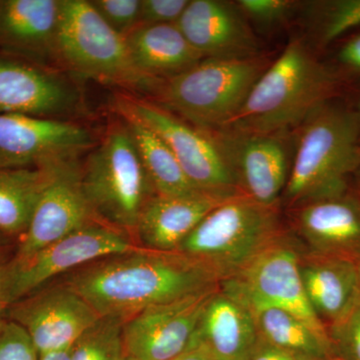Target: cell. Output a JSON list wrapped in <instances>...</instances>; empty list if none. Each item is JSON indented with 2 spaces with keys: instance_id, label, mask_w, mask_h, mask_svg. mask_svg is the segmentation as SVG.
Here are the masks:
<instances>
[{
  "instance_id": "obj_1",
  "label": "cell",
  "mask_w": 360,
  "mask_h": 360,
  "mask_svg": "<svg viewBox=\"0 0 360 360\" xmlns=\"http://www.w3.org/2000/svg\"><path fill=\"white\" fill-rule=\"evenodd\" d=\"M65 284L101 319L125 321L142 310L219 285L205 265L177 251L137 250L75 270Z\"/></svg>"
},
{
  "instance_id": "obj_2",
  "label": "cell",
  "mask_w": 360,
  "mask_h": 360,
  "mask_svg": "<svg viewBox=\"0 0 360 360\" xmlns=\"http://www.w3.org/2000/svg\"><path fill=\"white\" fill-rule=\"evenodd\" d=\"M335 78L300 39L291 40L281 56L253 85L238 115L220 131L281 134L302 124L324 105Z\"/></svg>"
},
{
  "instance_id": "obj_3",
  "label": "cell",
  "mask_w": 360,
  "mask_h": 360,
  "mask_svg": "<svg viewBox=\"0 0 360 360\" xmlns=\"http://www.w3.org/2000/svg\"><path fill=\"white\" fill-rule=\"evenodd\" d=\"M302 124L284 189L288 203L298 207L345 195L350 174L360 168L357 115L326 103Z\"/></svg>"
},
{
  "instance_id": "obj_4",
  "label": "cell",
  "mask_w": 360,
  "mask_h": 360,
  "mask_svg": "<svg viewBox=\"0 0 360 360\" xmlns=\"http://www.w3.org/2000/svg\"><path fill=\"white\" fill-rule=\"evenodd\" d=\"M278 205L241 193L212 210L177 252L205 265L219 284L231 278L283 236Z\"/></svg>"
},
{
  "instance_id": "obj_5",
  "label": "cell",
  "mask_w": 360,
  "mask_h": 360,
  "mask_svg": "<svg viewBox=\"0 0 360 360\" xmlns=\"http://www.w3.org/2000/svg\"><path fill=\"white\" fill-rule=\"evenodd\" d=\"M264 58H205L167 78L161 103L205 131H220L245 104L253 85L269 68Z\"/></svg>"
},
{
  "instance_id": "obj_6",
  "label": "cell",
  "mask_w": 360,
  "mask_h": 360,
  "mask_svg": "<svg viewBox=\"0 0 360 360\" xmlns=\"http://www.w3.org/2000/svg\"><path fill=\"white\" fill-rule=\"evenodd\" d=\"M80 176L96 219L134 236L151 186L127 123L108 132L90 153Z\"/></svg>"
},
{
  "instance_id": "obj_7",
  "label": "cell",
  "mask_w": 360,
  "mask_h": 360,
  "mask_svg": "<svg viewBox=\"0 0 360 360\" xmlns=\"http://www.w3.org/2000/svg\"><path fill=\"white\" fill-rule=\"evenodd\" d=\"M58 56L86 77L127 87H148L153 80L137 70L129 44L86 0H60Z\"/></svg>"
},
{
  "instance_id": "obj_8",
  "label": "cell",
  "mask_w": 360,
  "mask_h": 360,
  "mask_svg": "<svg viewBox=\"0 0 360 360\" xmlns=\"http://www.w3.org/2000/svg\"><path fill=\"white\" fill-rule=\"evenodd\" d=\"M116 106L123 117L139 120L167 143L196 188L224 195L243 193L236 172L217 137L141 99L120 97Z\"/></svg>"
},
{
  "instance_id": "obj_9",
  "label": "cell",
  "mask_w": 360,
  "mask_h": 360,
  "mask_svg": "<svg viewBox=\"0 0 360 360\" xmlns=\"http://www.w3.org/2000/svg\"><path fill=\"white\" fill-rule=\"evenodd\" d=\"M292 245L283 234L236 276L220 283V290L246 309L271 307L290 312L331 340L305 293L300 269V252Z\"/></svg>"
},
{
  "instance_id": "obj_10",
  "label": "cell",
  "mask_w": 360,
  "mask_h": 360,
  "mask_svg": "<svg viewBox=\"0 0 360 360\" xmlns=\"http://www.w3.org/2000/svg\"><path fill=\"white\" fill-rule=\"evenodd\" d=\"M122 232L103 224H90L30 257L14 258L6 265V288L9 307L37 292L61 274L79 269L103 258L137 250Z\"/></svg>"
},
{
  "instance_id": "obj_11",
  "label": "cell",
  "mask_w": 360,
  "mask_h": 360,
  "mask_svg": "<svg viewBox=\"0 0 360 360\" xmlns=\"http://www.w3.org/2000/svg\"><path fill=\"white\" fill-rule=\"evenodd\" d=\"M94 143L89 130L56 118L0 115V168L71 162Z\"/></svg>"
},
{
  "instance_id": "obj_12",
  "label": "cell",
  "mask_w": 360,
  "mask_h": 360,
  "mask_svg": "<svg viewBox=\"0 0 360 360\" xmlns=\"http://www.w3.org/2000/svg\"><path fill=\"white\" fill-rule=\"evenodd\" d=\"M219 285L142 310L123 322L127 360H168L191 345L205 307Z\"/></svg>"
},
{
  "instance_id": "obj_13",
  "label": "cell",
  "mask_w": 360,
  "mask_h": 360,
  "mask_svg": "<svg viewBox=\"0 0 360 360\" xmlns=\"http://www.w3.org/2000/svg\"><path fill=\"white\" fill-rule=\"evenodd\" d=\"M8 309L11 321L30 333L39 355L72 347L101 319L65 283L26 296Z\"/></svg>"
},
{
  "instance_id": "obj_14",
  "label": "cell",
  "mask_w": 360,
  "mask_h": 360,
  "mask_svg": "<svg viewBox=\"0 0 360 360\" xmlns=\"http://www.w3.org/2000/svg\"><path fill=\"white\" fill-rule=\"evenodd\" d=\"M96 217L82 189L80 170L73 161L58 165L40 194L14 258L30 257L94 224Z\"/></svg>"
},
{
  "instance_id": "obj_15",
  "label": "cell",
  "mask_w": 360,
  "mask_h": 360,
  "mask_svg": "<svg viewBox=\"0 0 360 360\" xmlns=\"http://www.w3.org/2000/svg\"><path fill=\"white\" fill-rule=\"evenodd\" d=\"M219 134L241 193L262 205H277L290 172L288 146L281 134Z\"/></svg>"
},
{
  "instance_id": "obj_16",
  "label": "cell",
  "mask_w": 360,
  "mask_h": 360,
  "mask_svg": "<svg viewBox=\"0 0 360 360\" xmlns=\"http://www.w3.org/2000/svg\"><path fill=\"white\" fill-rule=\"evenodd\" d=\"M189 44L205 58H257L258 42L240 11L217 0H189L176 22Z\"/></svg>"
},
{
  "instance_id": "obj_17",
  "label": "cell",
  "mask_w": 360,
  "mask_h": 360,
  "mask_svg": "<svg viewBox=\"0 0 360 360\" xmlns=\"http://www.w3.org/2000/svg\"><path fill=\"white\" fill-rule=\"evenodd\" d=\"M233 196L206 191L186 195L155 194L143 206L135 236L141 248L167 252L177 251L214 208Z\"/></svg>"
},
{
  "instance_id": "obj_18",
  "label": "cell",
  "mask_w": 360,
  "mask_h": 360,
  "mask_svg": "<svg viewBox=\"0 0 360 360\" xmlns=\"http://www.w3.org/2000/svg\"><path fill=\"white\" fill-rule=\"evenodd\" d=\"M77 103V92L56 73L0 59V115L53 118Z\"/></svg>"
},
{
  "instance_id": "obj_19",
  "label": "cell",
  "mask_w": 360,
  "mask_h": 360,
  "mask_svg": "<svg viewBox=\"0 0 360 360\" xmlns=\"http://www.w3.org/2000/svg\"><path fill=\"white\" fill-rule=\"evenodd\" d=\"M305 293L319 321L340 326L360 304L359 277L352 258L309 251L300 257Z\"/></svg>"
},
{
  "instance_id": "obj_20",
  "label": "cell",
  "mask_w": 360,
  "mask_h": 360,
  "mask_svg": "<svg viewBox=\"0 0 360 360\" xmlns=\"http://www.w3.org/2000/svg\"><path fill=\"white\" fill-rule=\"evenodd\" d=\"M296 224L311 252L360 257V202L355 198L345 194L300 206Z\"/></svg>"
},
{
  "instance_id": "obj_21",
  "label": "cell",
  "mask_w": 360,
  "mask_h": 360,
  "mask_svg": "<svg viewBox=\"0 0 360 360\" xmlns=\"http://www.w3.org/2000/svg\"><path fill=\"white\" fill-rule=\"evenodd\" d=\"M259 333L250 310L221 290L205 307L191 345L212 360H248Z\"/></svg>"
},
{
  "instance_id": "obj_22",
  "label": "cell",
  "mask_w": 360,
  "mask_h": 360,
  "mask_svg": "<svg viewBox=\"0 0 360 360\" xmlns=\"http://www.w3.org/2000/svg\"><path fill=\"white\" fill-rule=\"evenodd\" d=\"M60 0L0 1V46L32 58L58 56Z\"/></svg>"
},
{
  "instance_id": "obj_23",
  "label": "cell",
  "mask_w": 360,
  "mask_h": 360,
  "mask_svg": "<svg viewBox=\"0 0 360 360\" xmlns=\"http://www.w3.org/2000/svg\"><path fill=\"white\" fill-rule=\"evenodd\" d=\"M125 39L137 70L151 80L174 77L205 59L176 25H139Z\"/></svg>"
},
{
  "instance_id": "obj_24",
  "label": "cell",
  "mask_w": 360,
  "mask_h": 360,
  "mask_svg": "<svg viewBox=\"0 0 360 360\" xmlns=\"http://www.w3.org/2000/svg\"><path fill=\"white\" fill-rule=\"evenodd\" d=\"M248 309L255 319L260 338L298 360H326L330 354L333 341L319 335L290 312L271 307Z\"/></svg>"
},
{
  "instance_id": "obj_25",
  "label": "cell",
  "mask_w": 360,
  "mask_h": 360,
  "mask_svg": "<svg viewBox=\"0 0 360 360\" xmlns=\"http://www.w3.org/2000/svg\"><path fill=\"white\" fill-rule=\"evenodd\" d=\"M56 167L0 168V231L25 233L40 194Z\"/></svg>"
},
{
  "instance_id": "obj_26",
  "label": "cell",
  "mask_w": 360,
  "mask_h": 360,
  "mask_svg": "<svg viewBox=\"0 0 360 360\" xmlns=\"http://www.w3.org/2000/svg\"><path fill=\"white\" fill-rule=\"evenodd\" d=\"M136 146L151 188L160 195H186L198 193L165 141L146 124L124 117Z\"/></svg>"
},
{
  "instance_id": "obj_27",
  "label": "cell",
  "mask_w": 360,
  "mask_h": 360,
  "mask_svg": "<svg viewBox=\"0 0 360 360\" xmlns=\"http://www.w3.org/2000/svg\"><path fill=\"white\" fill-rule=\"evenodd\" d=\"M123 321L99 319L71 347L70 360H127L122 343Z\"/></svg>"
},
{
  "instance_id": "obj_28",
  "label": "cell",
  "mask_w": 360,
  "mask_h": 360,
  "mask_svg": "<svg viewBox=\"0 0 360 360\" xmlns=\"http://www.w3.org/2000/svg\"><path fill=\"white\" fill-rule=\"evenodd\" d=\"M357 25H360V0L328 2L322 18L321 39L328 44Z\"/></svg>"
},
{
  "instance_id": "obj_29",
  "label": "cell",
  "mask_w": 360,
  "mask_h": 360,
  "mask_svg": "<svg viewBox=\"0 0 360 360\" xmlns=\"http://www.w3.org/2000/svg\"><path fill=\"white\" fill-rule=\"evenodd\" d=\"M90 2L101 18L123 37L141 25V0H91Z\"/></svg>"
},
{
  "instance_id": "obj_30",
  "label": "cell",
  "mask_w": 360,
  "mask_h": 360,
  "mask_svg": "<svg viewBox=\"0 0 360 360\" xmlns=\"http://www.w3.org/2000/svg\"><path fill=\"white\" fill-rule=\"evenodd\" d=\"M0 360H39L30 333L18 322H4L0 328Z\"/></svg>"
},
{
  "instance_id": "obj_31",
  "label": "cell",
  "mask_w": 360,
  "mask_h": 360,
  "mask_svg": "<svg viewBox=\"0 0 360 360\" xmlns=\"http://www.w3.org/2000/svg\"><path fill=\"white\" fill-rule=\"evenodd\" d=\"M189 0H141V25H176Z\"/></svg>"
},
{
  "instance_id": "obj_32",
  "label": "cell",
  "mask_w": 360,
  "mask_h": 360,
  "mask_svg": "<svg viewBox=\"0 0 360 360\" xmlns=\"http://www.w3.org/2000/svg\"><path fill=\"white\" fill-rule=\"evenodd\" d=\"M239 11L262 25H274L283 20L295 2L290 0H240Z\"/></svg>"
},
{
  "instance_id": "obj_33",
  "label": "cell",
  "mask_w": 360,
  "mask_h": 360,
  "mask_svg": "<svg viewBox=\"0 0 360 360\" xmlns=\"http://www.w3.org/2000/svg\"><path fill=\"white\" fill-rule=\"evenodd\" d=\"M333 338L352 360H360V304L354 314L333 328Z\"/></svg>"
},
{
  "instance_id": "obj_34",
  "label": "cell",
  "mask_w": 360,
  "mask_h": 360,
  "mask_svg": "<svg viewBox=\"0 0 360 360\" xmlns=\"http://www.w3.org/2000/svg\"><path fill=\"white\" fill-rule=\"evenodd\" d=\"M248 360H298L290 352L271 345L264 338H258L257 345Z\"/></svg>"
},
{
  "instance_id": "obj_35",
  "label": "cell",
  "mask_w": 360,
  "mask_h": 360,
  "mask_svg": "<svg viewBox=\"0 0 360 360\" xmlns=\"http://www.w3.org/2000/svg\"><path fill=\"white\" fill-rule=\"evenodd\" d=\"M341 63L360 70V35L347 42L340 52Z\"/></svg>"
},
{
  "instance_id": "obj_36",
  "label": "cell",
  "mask_w": 360,
  "mask_h": 360,
  "mask_svg": "<svg viewBox=\"0 0 360 360\" xmlns=\"http://www.w3.org/2000/svg\"><path fill=\"white\" fill-rule=\"evenodd\" d=\"M168 360H212L203 348L189 345L181 354Z\"/></svg>"
},
{
  "instance_id": "obj_37",
  "label": "cell",
  "mask_w": 360,
  "mask_h": 360,
  "mask_svg": "<svg viewBox=\"0 0 360 360\" xmlns=\"http://www.w3.org/2000/svg\"><path fill=\"white\" fill-rule=\"evenodd\" d=\"M8 307L9 302L7 300L6 288V265L0 264V328L4 323L2 317Z\"/></svg>"
},
{
  "instance_id": "obj_38",
  "label": "cell",
  "mask_w": 360,
  "mask_h": 360,
  "mask_svg": "<svg viewBox=\"0 0 360 360\" xmlns=\"http://www.w3.org/2000/svg\"><path fill=\"white\" fill-rule=\"evenodd\" d=\"M71 347L39 355V360H70Z\"/></svg>"
},
{
  "instance_id": "obj_39",
  "label": "cell",
  "mask_w": 360,
  "mask_h": 360,
  "mask_svg": "<svg viewBox=\"0 0 360 360\" xmlns=\"http://www.w3.org/2000/svg\"><path fill=\"white\" fill-rule=\"evenodd\" d=\"M355 262H356L357 271H359V290H360V257H357L356 259H355Z\"/></svg>"
},
{
  "instance_id": "obj_40",
  "label": "cell",
  "mask_w": 360,
  "mask_h": 360,
  "mask_svg": "<svg viewBox=\"0 0 360 360\" xmlns=\"http://www.w3.org/2000/svg\"><path fill=\"white\" fill-rule=\"evenodd\" d=\"M357 117H359V122L360 124V104H359V115H357Z\"/></svg>"
},
{
  "instance_id": "obj_41",
  "label": "cell",
  "mask_w": 360,
  "mask_h": 360,
  "mask_svg": "<svg viewBox=\"0 0 360 360\" xmlns=\"http://www.w3.org/2000/svg\"><path fill=\"white\" fill-rule=\"evenodd\" d=\"M359 172H360V168H359Z\"/></svg>"
}]
</instances>
